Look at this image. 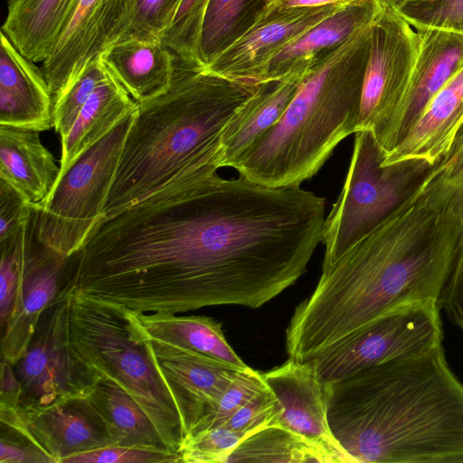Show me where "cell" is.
<instances>
[{
  "label": "cell",
  "mask_w": 463,
  "mask_h": 463,
  "mask_svg": "<svg viewBox=\"0 0 463 463\" xmlns=\"http://www.w3.org/2000/svg\"><path fill=\"white\" fill-rule=\"evenodd\" d=\"M304 76L269 80L233 113L221 133L222 167L230 166L283 115Z\"/></svg>",
  "instance_id": "cell-21"
},
{
  "label": "cell",
  "mask_w": 463,
  "mask_h": 463,
  "mask_svg": "<svg viewBox=\"0 0 463 463\" xmlns=\"http://www.w3.org/2000/svg\"><path fill=\"white\" fill-rule=\"evenodd\" d=\"M61 168L39 131L0 125V178L37 205L49 195Z\"/></svg>",
  "instance_id": "cell-23"
},
{
  "label": "cell",
  "mask_w": 463,
  "mask_h": 463,
  "mask_svg": "<svg viewBox=\"0 0 463 463\" xmlns=\"http://www.w3.org/2000/svg\"><path fill=\"white\" fill-rule=\"evenodd\" d=\"M149 340L156 366L176 405L184 438L209 413L240 370L198 352Z\"/></svg>",
  "instance_id": "cell-17"
},
{
  "label": "cell",
  "mask_w": 463,
  "mask_h": 463,
  "mask_svg": "<svg viewBox=\"0 0 463 463\" xmlns=\"http://www.w3.org/2000/svg\"><path fill=\"white\" fill-rule=\"evenodd\" d=\"M325 203L300 185L184 178L99 223L91 275L103 298L137 312L258 308L306 272Z\"/></svg>",
  "instance_id": "cell-1"
},
{
  "label": "cell",
  "mask_w": 463,
  "mask_h": 463,
  "mask_svg": "<svg viewBox=\"0 0 463 463\" xmlns=\"http://www.w3.org/2000/svg\"><path fill=\"white\" fill-rule=\"evenodd\" d=\"M416 60L404 98L378 142L388 155L407 135L437 92L463 68V34L417 28Z\"/></svg>",
  "instance_id": "cell-16"
},
{
  "label": "cell",
  "mask_w": 463,
  "mask_h": 463,
  "mask_svg": "<svg viewBox=\"0 0 463 463\" xmlns=\"http://www.w3.org/2000/svg\"><path fill=\"white\" fill-rule=\"evenodd\" d=\"M70 334L79 354L100 376L121 385L178 453L184 439L175 401L135 311L78 290L70 293Z\"/></svg>",
  "instance_id": "cell-6"
},
{
  "label": "cell",
  "mask_w": 463,
  "mask_h": 463,
  "mask_svg": "<svg viewBox=\"0 0 463 463\" xmlns=\"http://www.w3.org/2000/svg\"><path fill=\"white\" fill-rule=\"evenodd\" d=\"M382 5L369 25L357 125V131H372L377 142L404 98L419 44L417 31L393 7Z\"/></svg>",
  "instance_id": "cell-11"
},
{
  "label": "cell",
  "mask_w": 463,
  "mask_h": 463,
  "mask_svg": "<svg viewBox=\"0 0 463 463\" xmlns=\"http://www.w3.org/2000/svg\"><path fill=\"white\" fill-rule=\"evenodd\" d=\"M87 398L105 420L115 444L171 451L142 408L112 379L100 376Z\"/></svg>",
  "instance_id": "cell-27"
},
{
  "label": "cell",
  "mask_w": 463,
  "mask_h": 463,
  "mask_svg": "<svg viewBox=\"0 0 463 463\" xmlns=\"http://www.w3.org/2000/svg\"><path fill=\"white\" fill-rule=\"evenodd\" d=\"M109 74V71L99 56L53 99V128L61 140L71 131L80 111Z\"/></svg>",
  "instance_id": "cell-30"
},
{
  "label": "cell",
  "mask_w": 463,
  "mask_h": 463,
  "mask_svg": "<svg viewBox=\"0 0 463 463\" xmlns=\"http://www.w3.org/2000/svg\"><path fill=\"white\" fill-rule=\"evenodd\" d=\"M175 59L170 87L137 102L103 219L181 179L217 174L222 167V130L257 89L258 84L229 80Z\"/></svg>",
  "instance_id": "cell-4"
},
{
  "label": "cell",
  "mask_w": 463,
  "mask_h": 463,
  "mask_svg": "<svg viewBox=\"0 0 463 463\" xmlns=\"http://www.w3.org/2000/svg\"><path fill=\"white\" fill-rule=\"evenodd\" d=\"M137 102L110 73L92 94L68 135L61 139L60 174L87 148L135 111Z\"/></svg>",
  "instance_id": "cell-26"
},
{
  "label": "cell",
  "mask_w": 463,
  "mask_h": 463,
  "mask_svg": "<svg viewBox=\"0 0 463 463\" xmlns=\"http://www.w3.org/2000/svg\"><path fill=\"white\" fill-rule=\"evenodd\" d=\"M179 453L144 447L109 445L73 455L62 463H177Z\"/></svg>",
  "instance_id": "cell-37"
},
{
  "label": "cell",
  "mask_w": 463,
  "mask_h": 463,
  "mask_svg": "<svg viewBox=\"0 0 463 463\" xmlns=\"http://www.w3.org/2000/svg\"><path fill=\"white\" fill-rule=\"evenodd\" d=\"M384 156L372 131L354 133L345 184L323 224L322 270L331 267L401 205L433 168L420 159L383 165Z\"/></svg>",
  "instance_id": "cell-7"
},
{
  "label": "cell",
  "mask_w": 463,
  "mask_h": 463,
  "mask_svg": "<svg viewBox=\"0 0 463 463\" xmlns=\"http://www.w3.org/2000/svg\"><path fill=\"white\" fill-rule=\"evenodd\" d=\"M275 411V397L265 386L240 407L222 426L250 434L265 425H271Z\"/></svg>",
  "instance_id": "cell-38"
},
{
  "label": "cell",
  "mask_w": 463,
  "mask_h": 463,
  "mask_svg": "<svg viewBox=\"0 0 463 463\" xmlns=\"http://www.w3.org/2000/svg\"><path fill=\"white\" fill-rule=\"evenodd\" d=\"M461 157H463V128L458 134L449 153L440 164L454 162Z\"/></svg>",
  "instance_id": "cell-44"
},
{
  "label": "cell",
  "mask_w": 463,
  "mask_h": 463,
  "mask_svg": "<svg viewBox=\"0 0 463 463\" xmlns=\"http://www.w3.org/2000/svg\"><path fill=\"white\" fill-rule=\"evenodd\" d=\"M341 463L326 448L279 425H265L244 438L225 463Z\"/></svg>",
  "instance_id": "cell-28"
},
{
  "label": "cell",
  "mask_w": 463,
  "mask_h": 463,
  "mask_svg": "<svg viewBox=\"0 0 463 463\" xmlns=\"http://www.w3.org/2000/svg\"><path fill=\"white\" fill-rule=\"evenodd\" d=\"M248 433L225 426L203 430L185 436L178 453L184 463H225L231 452Z\"/></svg>",
  "instance_id": "cell-32"
},
{
  "label": "cell",
  "mask_w": 463,
  "mask_h": 463,
  "mask_svg": "<svg viewBox=\"0 0 463 463\" xmlns=\"http://www.w3.org/2000/svg\"><path fill=\"white\" fill-rule=\"evenodd\" d=\"M437 304L453 324L463 329V273L444 280Z\"/></svg>",
  "instance_id": "cell-41"
},
{
  "label": "cell",
  "mask_w": 463,
  "mask_h": 463,
  "mask_svg": "<svg viewBox=\"0 0 463 463\" xmlns=\"http://www.w3.org/2000/svg\"><path fill=\"white\" fill-rule=\"evenodd\" d=\"M135 314L152 340L203 354L240 371L250 368L229 345L221 325L211 317L163 311Z\"/></svg>",
  "instance_id": "cell-25"
},
{
  "label": "cell",
  "mask_w": 463,
  "mask_h": 463,
  "mask_svg": "<svg viewBox=\"0 0 463 463\" xmlns=\"http://www.w3.org/2000/svg\"><path fill=\"white\" fill-rule=\"evenodd\" d=\"M210 0H183L160 41L175 58L202 67L199 43L204 14ZM203 68V67H202Z\"/></svg>",
  "instance_id": "cell-31"
},
{
  "label": "cell",
  "mask_w": 463,
  "mask_h": 463,
  "mask_svg": "<svg viewBox=\"0 0 463 463\" xmlns=\"http://www.w3.org/2000/svg\"><path fill=\"white\" fill-rule=\"evenodd\" d=\"M326 401L353 463H463V383L442 345L326 384Z\"/></svg>",
  "instance_id": "cell-3"
},
{
  "label": "cell",
  "mask_w": 463,
  "mask_h": 463,
  "mask_svg": "<svg viewBox=\"0 0 463 463\" xmlns=\"http://www.w3.org/2000/svg\"><path fill=\"white\" fill-rule=\"evenodd\" d=\"M0 463H52L34 443L17 430L1 424Z\"/></svg>",
  "instance_id": "cell-40"
},
{
  "label": "cell",
  "mask_w": 463,
  "mask_h": 463,
  "mask_svg": "<svg viewBox=\"0 0 463 463\" xmlns=\"http://www.w3.org/2000/svg\"><path fill=\"white\" fill-rule=\"evenodd\" d=\"M0 33V125L44 131L53 127V96L42 72Z\"/></svg>",
  "instance_id": "cell-20"
},
{
  "label": "cell",
  "mask_w": 463,
  "mask_h": 463,
  "mask_svg": "<svg viewBox=\"0 0 463 463\" xmlns=\"http://www.w3.org/2000/svg\"><path fill=\"white\" fill-rule=\"evenodd\" d=\"M268 0H210L202 26V67L239 39L258 20Z\"/></svg>",
  "instance_id": "cell-29"
},
{
  "label": "cell",
  "mask_w": 463,
  "mask_h": 463,
  "mask_svg": "<svg viewBox=\"0 0 463 463\" xmlns=\"http://www.w3.org/2000/svg\"><path fill=\"white\" fill-rule=\"evenodd\" d=\"M70 293L43 312L25 352L13 364L22 388L19 408L86 397L100 378L71 342Z\"/></svg>",
  "instance_id": "cell-10"
},
{
  "label": "cell",
  "mask_w": 463,
  "mask_h": 463,
  "mask_svg": "<svg viewBox=\"0 0 463 463\" xmlns=\"http://www.w3.org/2000/svg\"><path fill=\"white\" fill-rule=\"evenodd\" d=\"M394 9L414 29L438 28L463 34V0H407Z\"/></svg>",
  "instance_id": "cell-33"
},
{
  "label": "cell",
  "mask_w": 463,
  "mask_h": 463,
  "mask_svg": "<svg viewBox=\"0 0 463 463\" xmlns=\"http://www.w3.org/2000/svg\"><path fill=\"white\" fill-rule=\"evenodd\" d=\"M78 0H9L3 32L33 62H43Z\"/></svg>",
  "instance_id": "cell-24"
},
{
  "label": "cell",
  "mask_w": 463,
  "mask_h": 463,
  "mask_svg": "<svg viewBox=\"0 0 463 463\" xmlns=\"http://www.w3.org/2000/svg\"><path fill=\"white\" fill-rule=\"evenodd\" d=\"M22 388L13 364L2 359L0 372V409L14 410L18 407Z\"/></svg>",
  "instance_id": "cell-42"
},
{
  "label": "cell",
  "mask_w": 463,
  "mask_h": 463,
  "mask_svg": "<svg viewBox=\"0 0 463 463\" xmlns=\"http://www.w3.org/2000/svg\"><path fill=\"white\" fill-rule=\"evenodd\" d=\"M0 422L26 437L52 463L115 444L105 420L87 396L38 409H0Z\"/></svg>",
  "instance_id": "cell-14"
},
{
  "label": "cell",
  "mask_w": 463,
  "mask_h": 463,
  "mask_svg": "<svg viewBox=\"0 0 463 463\" xmlns=\"http://www.w3.org/2000/svg\"><path fill=\"white\" fill-rule=\"evenodd\" d=\"M74 254L65 257L40 241L35 230L16 297L1 326L2 359L14 364L25 352L43 312L72 291Z\"/></svg>",
  "instance_id": "cell-13"
},
{
  "label": "cell",
  "mask_w": 463,
  "mask_h": 463,
  "mask_svg": "<svg viewBox=\"0 0 463 463\" xmlns=\"http://www.w3.org/2000/svg\"><path fill=\"white\" fill-rule=\"evenodd\" d=\"M33 207L23 194L0 178V241L20 230L29 220Z\"/></svg>",
  "instance_id": "cell-39"
},
{
  "label": "cell",
  "mask_w": 463,
  "mask_h": 463,
  "mask_svg": "<svg viewBox=\"0 0 463 463\" xmlns=\"http://www.w3.org/2000/svg\"><path fill=\"white\" fill-rule=\"evenodd\" d=\"M136 110V109H135ZM135 111L82 152L36 207L42 243L70 257L78 252L103 219V210Z\"/></svg>",
  "instance_id": "cell-8"
},
{
  "label": "cell",
  "mask_w": 463,
  "mask_h": 463,
  "mask_svg": "<svg viewBox=\"0 0 463 463\" xmlns=\"http://www.w3.org/2000/svg\"><path fill=\"white\" fill-rule=\"evenodd\" d=\"M261 377L276 400L272 424L326 448L337 456L341 463H353L330 430L326 384L308 362L288 359L282 365L261 373Z\"/></svg>",
  "instance_id": "cell-18"
},
{
  "label": "cell",
  "mask_w": 463,
  "mask_h": 463,
  "mask_svg": "<svg viewBox=\"0 0 463 463\" xmlns=\"http://www.w3.org/2000/svg\"><path fill=\"white\" fill-rule=\"evenodd\" d=\"M459 126H460V130H461V128H463V105H462L460 118H459Z\"/></svg>",
  "instance_id": "cell-46"
},
{
  "label": "cell",
  "mask_w": 463,
  "mask_h": 463,
  "mask_svg": "<svg viewBox=\"0 0 463 463\" xmlns=\"http://www.w3.org/2000/svg\"><path fill=\"white\" fill-rule=\"evenodd\" d=\"M369 25L306 74L279 121L232 164L240 175L300 185L357 131Z\"/></svg>",
  "instance_id": "cell-5"
},
{
  "label": "cell",
  "mask_w": 463,
  "mask_h": 463,
  "mask_svg": "<svg viewBox=\"0 0 463 463\" xmlns=\"http://www.w3.org/2000/svg\"><path fill=\"white\" fill-rule=\"evenodd\" d=\"M183 0H134L128 27L122 39L159 40Z\"/></svg>",
  "instance_id": "cell-36"
},
{
  "label": "cell",
  "mask_w": 463,
  "mask_h": 463,
  "mask_svg": "<svg viewBox=\"0 0 463 463\" xmlns=\"http://www.w3.org/2000/svg\"><path fill=\"white\" fill-rule=\"evenodd\" d=\"M340 5L295 7L262 13L257 22L206 67L229 80L258 84L269 61Z\"/></svg>",
  "instance_id": "cell-15"
},
{
  "label": "cell",
  "mask_w": 463,
  "mask_h": 463,
  "mask_svg": "<svg viewBox=\"0 0 463 463\" xmlns=\"http://www.w3.org/2000/svg\"><path fill=\"white\" fill-rule=\"evenodd\" d=\"M265 386L261 373L250 367L245 371L238 372L235 378L215 402L209 413L200 421L192 433L222 426L240 407Z\"/></svg>",
  "instance_id": "cell-34"
},
{
  "label": "cell",
  "mask_w": 463,
  "mask_h": 463,
  "mask_svg": "<svg viewBox=\"0 0 463 463\" xmlns=\"http://www.w3.org/2000/svg\"><path fill=\"white\" fill-rule=\"evenodd\" d=\"M134 0H78L42 72L53 99L94 59L120 41Z\"/></svg>",
  "instance_id": "cell-12"
},
{
  "label": "cell",
  "mask_w": 463,
  "mask_h": 463,
  "mask_svg": "<svg viewBox=\"0 0 463 463\" xmlns=\"http://www.w3.org/2000/svg\"><path fill=\"white\" fill-rule=\"evenodd\" d=\"M363 1L364 0H268L262 13L277 9L295 7H318L327 5L346 6Z\"/></svg>",
  "instance_id": "cell-43"
},
{
  "label": "cell",
  "mask_w": 463,
  "mask_h": 463,
  "mask_svg": "<svg viewBox=\"0 0 463 463\" xmlns=\"http://www.w3.org/2000/svg\"><path fill=\"white\" fill-rule=\"evenodd\" d=\"M379 1L383 5H387L393 8H396L407 0H379Z\"/></svg>",
  "instance_id": "cell-45"
},
{
  "label": "cell",
  "mask_w": 463,
  "mask_h": 463,
  "mask_svg": "<svg viewBox=\"0 0 463 463\" xmlns=\"http://www.w3.org/2000/svg\"><path fill=\"white\" fill-rule=\"evenodd\" d=\"M436 302L405 305L365 323L307 361L325 384L382 363L417 355L442 345Z\"/></svg>",
  "instance_id": "cell-9"
},
{
  "label": "cell",
  "mask_w": 463,
  "mask_h": 463,
  "mask_svg": "<svg viewBox=\"0 0 463 463\" xmlns=\"http://www.w3.org/2000/svg\"><path fill=\"white\" fill-rule=\"evenodd\" d=\"M456 243L454 223L432 168L412 194L322 270L287 328L288 359L307 362L392 309L437 303Z\"/></svg>",
  "instance_id": "cell-2"
},
{
  "label": "cell",
  "mask_w": 463,
  "mask_h": 463,
  "mask_svg": "<svg viewBox=\"0 0 463 463\" xmlns=\"http://www.w3.org/2000/svg\"><path fill=\"white\" fill-rule=\"evenodd\" d=\"M382 9L379 0H364L340 7L273 57L266 65L259 83L306 75L354 33L368 26Z\"/></svg>",
  "instance_id": "cell-19"
},
{
  "label": "cell",
  "mask_w": 463,
  "mask_h": 463,
  "mask_svg": "<svg viewBox=\"0 0 463 463\" xmlns=\"http://www.w3.org/2000/svg\"><path fill=\"white\" fill-rule=\"evenodd\" d=\"M437 166L447 207L457 233L454 257L446 275V280L463 273V157L454 162L437 165Z\"/></svg>",
  "instance_id": "cell-35"
},
{
  "label": "cell",
  "mask_w": 463,
  "mask_h": 463,
  "mask_svg": "<svg viewBox=\"0 0 463 463\" xmlns=\"http://www.w3.org/2000/svg\"><path fill=\"white\" fill-rule=\"evenodd\" d=\"M101 57L136 102L162 94L174 78L175 56L159 40L126 38L110 46Z\"/></svg>",
  "instance_id": "cell-22"
}]
</instances>
